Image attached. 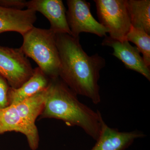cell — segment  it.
<instances>
[{
  "mask_svg": "<svg viewBox=\"0 0 150 150\" xmlns=\"http://www.w3.org/2000/svg\"><path fill=\"white\" fill-rule=\"evenodd\" d=\"M126 40L131 41L136 45V47L143 55L145 64L150 67V35L143 30L135 28L131 26L126 37Z\"/></svg>",
  "mask_w": 150,
  "mask_h": 150,
  "instance_id": "obj_15",
  "label": "cell"
},
{
  "mask_svg": "<svg viewBox=\"0 0 150 150\" xmlns=\"http://www.w3.org/2000/svg\"><path fill=\"white\" fill-rule=\"evenodd\" d=\"M24 134L30 149L36 150L39 144V136L35 125L28 123L19 115L13 105L0 110V134L9 131Z\"/></svg>",
  "mask_w": 150,
  "mask_h": 150,
  "instance_id": "obj_9",
  "label": "cell"
},
{
  "mask_svg": "<svg viewBox=\"0 0 150 150\" xmlns=\"http://www.w3.org/2000/svg\"><path fill=\"white\" fill-rule=\"evenodd\" d=\"M67 17L71 35L79 38L81 33H88L99 37L106 36L108 31L93 16L90 3L85 0H68Z\"/></svg>",
  "mask_w": 150,
  "mask_h": 150,
  "instance_id": "obj_6",
  "label": "cell"
},
{
  "mask_svg": "<svg viewBox=\"0 0 150 150\" xmlns=\"http://www.w3.org/2000/svg\"><path fill=\"white\" fill-rule=\"evenodd\" d=\"M131 25L150 35V0H126Z\"/></svg>",
  "mask_w": 150,
  "mask_h": 150,
  "instance_id": "obj_14",
  "label": "cell"
},
{
  "mask_svg": "<svg viewBox=\"0 0 150 150\" xmlns=\"http://www.w3.org/2000/svg\"><path fill=\"white\" fill-rule=\"evenodd\" d=\"M102 44L112 47V55L121 60L126 68L139 73L150 81V68L146 65L136 46H131L127 40L119 41L107 36L105 38Z\"/></svg>",
  "mask_w": 150,
  "mask_h": 150,
  "instance_id": "obj_10",
  "label": "cell"
},
{
  "mask_svg": "<svg viewBox=\"0 0 150 150\" xmlns=\"http://www.w3.org/2000/svg\"><path fill=\"white\" fill-rule=\"evenodd\" d=\"M34 69L20 48L0 46V76L11 88H18L33 74Z\"/></svg>",
  "mask_w": 150,
  "mask_h": 150,
  "instance_id": "obj_5",
  "label": "cell"
},
{
  "mask_svg": "<svg viewBox=\"0 0 150 150\" xmlns=\"http://www.w3.org/2000/svg\"><path fill=\"white\" fill-rule=\"evenodd\" d=\"M26 8L39 12L46 17L50 22V29L55 34L71 35L67 11L62 0H31L26 2Z\"/></svg>",
  "mask_w": 150,
  "mask_h": 150,
  "instance_id": "obj_8",
  "label": "cell"
},
{
  "mask_svg": "<svg viewBox=\"0 0 150 150\" xmlns=\"http://www.w3.org/2000/svg\"><path fill=\"white\" fill-rule=\"evenodd\" d=\"M99 23L107 28L109 37L126 40L131 24L126 0H95Z\"/></svg>",
  "mask_w": 150,
  "mask_h": 150,
  "instance_id": "obj_4",
  "label": "cell"
},
{
  "mask_svg": "<svg viewBox=\"0 0 150 150\" xmlns=\"http://www.w3.org/2000/svg\"><path fill=\"white\" fill-rule=\"evenodd\" d=\"M9 88L6 80L0 76V110L9 105L8 96Z\"/></svg>",
  "mask_w": 150,
  "mask_h": 150,
  "instance_id": "obj_16",
  "label": "cell"
},
{
  "mask_svg": "<svg viewBox=\"0 0 150 150\" xmlns=\"http://www.w3.org/2000/svg\"><path fill=\"white\" fill-rule=\"evenodd\" d=\"M22 36L20 48L25 56L32 59L48 78L59 77L61 62L56 34L50 29L34 26Z\"/></svg>",
  "mask_w": 150,
  "mask_h": 150,
  "instance_id": "obj_3",
  "label": "cell"
},
{
  "mask_svg": "<svg viewBox=\"0 0 150 150\" xmlns=\"http://www.w3.org/2000/svg\"><path fill=\"white\" fill-rule=\"evenodd\" d=\"M46 97V88L34 95L13 105L19 115L28 123L35 125L38 116L43 111Z\"/></svg>",
  "mask_w": 150,
  "mask_h": 150,
  "instance_id": "obj_13",
  "label": "cell"
},
{
  "mask_svg": "<svg viewBox=\"0 0 150 150\" xmlns=\"http://www.w3.org/2000/svg\"><path fill=\"white\" fill-rule=\"evenodd\" d=\"M146 134L138 130L122 132L107 125L102 116L100 131L96 143L90 150H125L137 139L144 138Z\"/></svg>",
  "mask_w": 150,
  "mask_h": 150,
  "instance_id": "obj_7",
  "label": "cell"
},
{
  "mask_svg": "<svg viewBox=\"0 0 150 150\" xmlns=\"http://www.w3.org/2000/svg\"><path fill=\"white\" fill-rule=\"evenodd\" d=\"M77 95L59 77L50 79L40 118H55L68 126H78L96 141L100 134L102 114L80 102Z\"/></svg>",
  "mask_w": 150,
  "mask_h": 150,
  "instance_id": "obj_2",
  "label": "cell"
},
{
  "mask_svg": "<svg viewBox=\"0 0 150 150\" xmlns=\"http://www.w3.org/2000/svg\"><path fill=\"white\" fill-rule=\"evenodd\" d=\"M60 56L59 77L76 94L86 97L94 104L101 101L98 81L105 66L104 58L96 54L89 56L79 42L66 33L56 34Z\"/></svg>",
  "mask_w": 150,
  "mask_h": 150,
  "instance_id": "obj_1",
  "label": "cell"
},
{
  "mask_svg": "<svg viewBox=\"0 0 150 150\" xmlns=\"http://www.w3.org/2000/svg\"><path fill=\"white\" fill-rule=\"evenodd\" d=\"M26 2L23 0H0V6L12 9L23 10L26 7Z\"/></svg>",
  "mask_w": 150,
  "mask_h": 150,
  "instance_id": "obj_17",
  "label": "cell"
},
{
  "mask_svg": "<svg viewBox=\"0 0 150 150\" xmlns=\"http://www.w3.org/2000/svg\"><path fill=\"white\" fill-rule=\"evenodd\" d=\"M50 81V78L38 67L35 68L32 76L18 88L10 87L8 94L9 105L18 103L44 90Z\"/></svg>",
  "mask_w": 150,
  "mask_h": 150,
  "instance_id": "obj_12",
  "label": "cell"
},
{
  "mask_svg": "<svg viewBox=\"0 0 150 150\" xmlns=\"http://www.w3.org/2000/svg\"><path fill=\"white\" fill-rule=\"evenodd\" d=\"M36 12L30 9H12L0 6V34L16 32L22 35L34 27Z\"/></svg>",
  "mask_w": 150,
  "mask_h": 150,
  "instance_id": "obj_11",
  "label": "cell"
}]
</instances>
